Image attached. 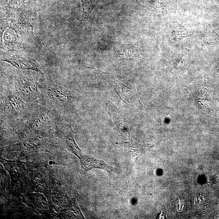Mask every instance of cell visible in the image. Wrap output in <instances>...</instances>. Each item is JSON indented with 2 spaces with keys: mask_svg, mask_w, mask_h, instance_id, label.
Instances as JSON below:
<instances>
[{
  "mask_svg": "<svg viewBox=\"0 0 219 219\" xmlns=\"http://www.w3.org/2000/svg\"><path fill=\"white\" fill-rule=\"evenodd\" d=\"M39 104L61 115L67 113L73 107L74 96L64 84L39 79Z\"/></svg>",
  "mask_w": 219,
  "mask_h": 219,
  "instance_id": "6da1fadb",
  "label": "cell"
},
{
  "mask_svg": "<svg viewBox=\"0 0 219 219\" xmlns=\"http://www.w3.org/2000/svg\"><path fill=\"white\" fill-rule=\"evenodd\" d=\"M38 76L30 71H19L13 75L12 90L29 104L38 103L39 97Z\"/></svg>",
  "mask_w": 219,
  "mask_h": 219,
  "instance_id": "7a4b0ae2",
  "label": "cell"
},
{
  "mask_svg": "<svg viewBox=\"0 0 219 219\" xmlns=\"http://www.w3.org/2000/svg\"><path fill=\"white\" fill-rule=\"evenodd\" d=\"M30 104L25 102L13 90L1 95V118L11 123H20L29 108Z\"/></svg>",
  "mask_w": 219,
  "mask_h": 219,
  "instance_id": "3957f363",
  "label": "cell"
},
{
  "mask_svg": "<svg viewBox=\"0 0 219 219\" xmlns=\"http://www.w3.org/2000/svg\"><path fill=\"white\" fill-rule=\"evenodd\" d=\"M1 59L20 70L34 71L36 72L42 73L41 65L27 54L20 50L2 51Z\"/></svg>",
  "mask_w": 219,
  "mask_h": 219,
  "instance_id": "277c9868",
  "label": "cell"
},
{
  "mask_svg": "<svg viewBox=\"0 0 219 219\" xmlns=\"http://www.w3.org/2000/svg\"><path fill=\"white\" fill-rule=\"evenodd\" d=\"M65 129L64 142L67 149L79 159L82 172L86 173L95 168L98 164V160L90 155L84 154L75 141L73 132L70 124H67Z\"/></svg>",
  "mask_w": 219,
  "mask_h": 219,
  "instance_id": "5b68a950",
  "label": "cell"
},
{
  "mask_svg": "<svg viewBox=\"0 0 219 219\" xmlns=\"http://www.w3.org/2000/svg\"><path fill=\"white\" fill-rule=\"evenodd\" d=\"M4 32L2 42V49L4 51L20 50L24 38L18 33L11 28Z\"/></svg>",
  "mask_w": 219,
  "mask_h": 219,
  "instance_id": "8992f818",
  "label": "cell"
},
{
  "mask_svg": "<svg viewBox=\"0 0 219 219\" xmlns=\"http://www.w3.org/2000/svg\"><path fill=\"white\" fill-rule=\"evenodd\" d=\"M108 112L112 117L116 126L119 129L121 133L122 136L125 140H128L131 144H132L134 142L132 139L129 136L128 128L126 127V124L125 123L122 115L120 113L115 106V103L112 99L109 101L107 103Z\"/></svg>",
  "mask_w": 219,
  "mask_h": 219,
  "instance_id": "52a82bcc",
  "label": "cell"
}]
</instances>
